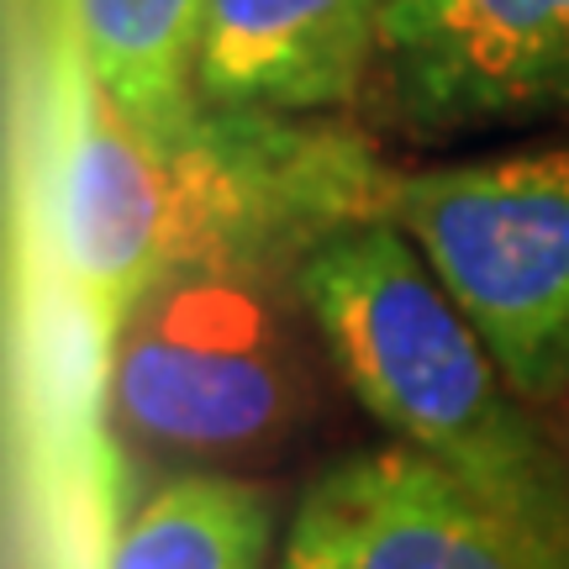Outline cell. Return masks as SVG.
<instances>
[{
  "mask_svg": "<svg viewBox=\"0 0 569 569\" xmlns=\"http://www.w3.org/2000/svg\"><path fill=\"white\" fill-rule=\"evenodd\" d=\"M380 163L348 132L206 101L180 122H138L80 48L63 59L42 211L53 269L111 338L163 274L306 253L380 217Z\"/></svg>",
  "mask_w": 569,
  "mask_h": 569,
  "instance_id": "cell-1",
  "label": "cell"
},
{
  "mask_svg": "<svg viewBox=\"0 0 569 569\" xmlns=\"http://www.w3.org/2000/svg\"><path fill=\"white\" fill-rule=\"evenodd\" d=\"M296 301L375 422L569 565V459L401 227L369 217L327 232L296 264Z\"/></svg>",
  "mask_w": 569,
  "mask_h": 569,
  "instance_id": "cell-2",
  "label": "cell"
},
{
  "mask_svg": "<svg viewBox=\"0 0 569 569\" xmlns=\"http://www.w3.org/2000/svg\"><path fill=\"white\" fill-rule=\"evenodd\" d=\"M380 217L411 238L522 401L569 396L565 142L386 180Z\"/></svg>",
  "mask_w": 569,
  "mask_h": 569,
  "instance_id": "cell-3",
  "label": "cell"
},
{
  "mask_svg": "<svg viewBox=\"0 0 569 569\" xmlns=\"http://www.w3.org/2000/svg\"><path fill=\"white\" fill-rule=\"evenodd\" d=\"M280 259L163 274L111 343V417L169 453H248L301 407V359L274 284Z\"/></svg>",
  "mask_w": 569,
  "mask_h": 569,
  "instance_id": "cell-4",
  "label": "cell"
},
{
  "mask_svg": "<svg viewBox=\"0 0 569 569\" xmlns=\"http://www.w3.org/2000/svg\"><path fill=\"white\" fill-rule=\"evenodd\" d=\"M280 569H569L486 496L390 443L348 453L306 486Z\"/></svg>",
  "mask_w": 569,
  "mask_h": 569,
  "instance_id": "cell-5",
  "label": "cell"
},
{
  "mask_svg": "<svg viewBox=\"0 0 569 569\" xmlns=\"http://www.w3.org/2000/svg\"><path fill=\"white\" fill-rule=\"evenodd\" d=\"M380 69L432 138L569 111V0H390Z\"/></svg>",
  "mask_w": 569,
  "mask_h": 569,
  "instance_id": "cell-6",
  "label": "cell"
},
{
  "mask_svg": "<svg viewBox=\"0 0 569 569\" xmlns=\"http://www.w3.org/2000/svg\"><path fill=\"white\" fill-rule=\"evenodd\" d=\"M390 0H206L196 96L222 111L311 117L359 96Z\"/></svg>",
  "mask_w": 569,
  "mask_h": 569,
  "instance_id": "cell-7",
  "label": "cell"
},
{
  "mask_svg": "<svg viewBox=\"0 0 569 569\" xmlns=\"http://www.w3.org/2000/svg\"><path fill=\"white\" fill-rule=\"evenodd\" d=\"M206 0H74V48L111 101L138 122H180L196 96Z\"/></svg>",
  "mask_w": 569,
  "mask_h": 569,
  "instance_id": "cell-8",
  "label": "cell"
},
{
  "mask_svg": "<svg viewBox=\"0 0 569 569\" xmlns=\"http://www.w3.org/2000/svg\"><path fill=\"white\" fill-rule=\"evenodd\" d=\"M269 532L274 507L264 486L238 475H180L117 528L101 569H259Z\"/></svg>",
  "mask_w": 569,
  "mask_h": 569,
  "instance_id": "cell-9",
  "label": "cell"
},
{
  "mask_svg": "<svg viewBox=\"0 0 569 569\" xmlns=\"http://www.w3.org/2000/svg\"><path fill=\"white\" fill-rule=\"evenodd\" d=\"M565 459H569V453H565Z\"/></svg>",
  "mask_w": 569,
  "mask_h": 569,
  "instance_id": "cell-10",
  "label": "cell"
}]
</instances>
